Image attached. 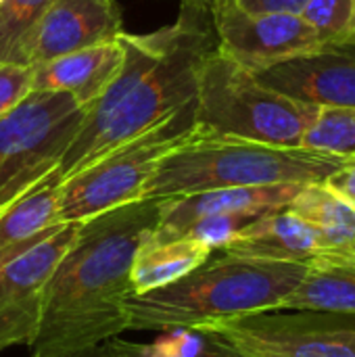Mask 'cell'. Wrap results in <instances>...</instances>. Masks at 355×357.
I'll list each match as a JSON object with an SVG mask.
<instances>
[{"instance_id": "12", "label": "cell", "mask_w": 355, "mask_h": 357, "mask_svg": "<svg viewBox=\"0 0 355 357\" xmlns=\"http://www.w3.org/2000/svg\"><path fill=\"white\" fill-rule=\"evenodd\" d=\"M123 31L115 0H54L29 38L21 65L36 67L50 59L115 40Z\"/></svg>"}, {"instance_id": "11", "label": "cell", "mask_w": 355, "mask_h": 357, "mask_svg": "<svg viewBox=\"0 0 355 357\" xmlns=\"http://www.w3.org/2000/svg\"><path fill=\"white\" fill-rule=\"evenodd\" d=\"M274 92L316 107H355V42H326L253 71Z\"/></svg>"}, {"instance_id": "25", "label": "cell", "mask_w": 355, "mask_h": 357, "mask_svg": "<svg viewBox=\"0 0 355 357\" xmlns=\"http://www.w3.org/2000/svg\"><path fill=\"white\" fill-rule=\"evenodd\" d=\"M33 92V69L17 63H0V117L17 109Z\"/></svg>"}, {"instance_id": "19", "label": "cell", "mask_w": 355, "mask_h": 357, "mask_svg": "<svg viewBox=\"0 0 355 357\" xmlns=\"http://www.w3.org/2000/svg\"><path fill=\"white\" fill-rule=\"evenodd\" d=\"M61 224V178L52 172L0 218V249L46 236Z\"/></svg>"}, {"instance_id": "22", "label": "cell", "mask_w": 355, "mask_h": 357, "mask_svg": "<svg viewBox=\"0 0 355 357\" xmlns=\"http://www.w3.org/2000/svg\"><path fill=\"white\" fill-rule=\"evenodd\" d=\"M326 42H355V0H308L299 13Z\"/></svg>"}, {"instance_id": "5", "label": "cell", "mask_w": 355, "mask_h": 357, "mask_svg": "<svg viewBox=\"0 0 355 357\" xmlns=\"http://www.w3.org/2000/svg\"><path fill=\"white\" fill-rule=\"evenodd\" d=\"M318 109L270 90L251 69L218 48L201 63L195 121L207 132L276 146H301Z\"/></svg>"}, {"instance_id": "14", "label": "cell", "mask_w": 355, "mask_h": 357, "mask_svg": "<svg viewBox=\"0 0 355 357\" xmlns=\"http://www.w3.org/2000/svg\"><path fill=\"white\" fill-rule=\"evenodd\" d=\"M220 253L266 261L305 264L310 268L324 261L316 230L287 207L262 213L245 224Z\"/></svg>"}, {"instance_id": "13", "label": "cell", "mask_w": 355, "mask_h": 357, "mask_svg": "<svg viewBox=\"0 0 355 357\" xmlns=\"http://www.w3.org/2000/svg\"><path fill=\"white\" fill-rule=\"evenodd\" d=\"M305 184H272V186H241L218 188L186 197L163 199L161 218L153 238H178L201 218L220 213H251L262 215L287 207Z\"/></svg>"}, {"instance_id": "33", "label": "cell", "mask_w": 355, "mask_h": 357, "mask_svg": "<svg viewBox=\"0 0 355 357\" xmlns=\"http://www.w3.org/2000/svg\"><path fill=\"white\" fill-rule=\"evenodd\" d=\"M0 2H2V0H0Z\"/></svg>"}, {"instance_id": "27", "label": "cell", "mask_w": 355, "mask_h": 357, "mask_svg": "<svg viewBox=\"0 0 355 357\" xmlns=\"http://www.w3.org/2000/svg\"><path fill=\"white\" fill-rule=\"evenodd\" d=\"M107 345V351H109V357H153L149 351H146V343H132V341H123L119 337L111 339L105 343ZM211 357H241L232 345H226L222 351L213 354Z\"/></svg>"}, {"instance_id": "18", "label": "cell", "mask_w": 355, "mask_h": 357, "mask_svg": "<svg viewBox=\"0 0 355 357\" xmlns=\"http://www.w3.org/2000/svg\"><path fill=\"white\" fill-rule=\"evenodd\" d=\"M278 310L355 316V257L310 268Z\"/></svg>"}, {"instance_id": "8", "label": "cell", "mask_w": 355, "mask_h": 357, "mask_svg": "<svg viewBox=\"0 0 355 357\" xmlns=\"http://www.w3.org/2000/svg\"><path fill=\"white\" fill-rule=\"evenodd\" d=\"M241 357H355V316L326 312H259L216 322Z\"/></svg>"}, {"instance_id": "30", "label": "cell", "mask_w": 355, "mask_h": 357, "mask_svg": "<svg viewBox=\"0 0 355 357\" xmlns=\"http://www.w3.org/2000/svg\"><path fill=\"white\" fill-rule=\"evenodd\" d=\"M65 357H109L107 351V345H96V347H90V349H84V351H77V354H71V356Z\"/></svg>"}, {"instance_id": "26", "label": "cell", "mask_w": 355, "mask_h": 357, "mask_svg": "<svg viewBox=\"0 0 355 357\" xmlns=\"http://www.w3.org/2000/svg\"><path fill=\"white\" fill-rule=\"evenodd\" d=\"M324 184L339 195L343 201H347L355 209V157H352L343 167H339L335 174H331Z\"/></svg>"}, {"instance_id": "2", "label": "cell", "mask_w": 355, "mask_h": 357, "mask_svg": "<svg viewBox=\"0 0 355 357\" xmlns=\"http://www.w3.org/2000/svg\"><path fill=\"white\" fill-rule=\"evenodd\" d=\"M123 63L65 149L56 176L80 172L197 98L203 59L218 48L207 6L184 2L176 23L153 33H119Z\"/></svg>"}, {"instance_id": "4", "label": "cell", "mask_w": 355, "mask_h": 357, "mask_svg": "<svg viewBox=\"0 0 355 357\" xmlns=\"http://www.w3.org/2000/svg\"><path fill=\"white\" fill-rule=\"evenodd\" d=\"M349 159L303 146L222 136L199 126L192 138L159 163L144 199H174L241 186L314 184L324 182Z\"/></svg>"}, {"instance_id": "7", "label": "cell", "mask_w": 355, "mask_h": 357, "mask_svg": "<svg viewBox=\"0 0 355 357\" xmlns=\"http://www.w3.org/2000/svg\"><path fill=\"white\" fill-rule=\"evenodd\" d=\"M84 115L86 107L71 94L38 90L0 117V205L56 172Z\"/></svg>"}, {"instance_id": "15", "label": "cell", "mask_w": 355, "mask_h": 357, "mask_svg": "<svg viewBox=\"0 0 355 357\" xmlns=\"http://www.w3.org/2000/svg\"><path fill=\"white\" fill-rule=\"evenodd\" d=\"M123 63V46L115 40L88 46L33 69V92H67L82 107H92L111 86Z\"/></svg>"}, {"instance_id": "29", "label": "cell", "mask_w": 355, "mask_h": 357, "mask_svg": "<svg viewBox=\"0 0 355 357\" xmlns=\"http://www.w3.org/2000/svg\"><path fill=\"white\" fill-rule=\"evenodd\" d=\"M50 234V232H48ZM46 234V236H48ZM44 236H40V238H36V241H27V243H19V245H13V247H6V249H0V266L2 264H6L8 259H13V257H17L21 251H25L27 247H31V245H36L38 241H42Z\"/></svg>"}, {"instance_id": "31", "label": "cell", "mask_w": 355, "mask_h": 357, "mask_svg": "<svg viewBox=\"0 0 355 357\" xmlns=\"http://www.w3.org/2000/svg\"><path fill=\"white\" fill-rule=\"evenodd\" d=\"M184 2H195V4H201V6H207L209 8L213 0H184Z\"/></svg>"}, {"instance_id": "17", "label": "cell", "mask_w": 355, "mask_h": 357, "mask_svg": "<svg viewBox=\"0 0 355 357\" xmlns=\"http://www.w3.org/2000/svg\"><path fill=\"white\" fill-rule=\"evenodd\" d=\"M211 249L203 243L178 236L167 241L149 238L134 257L130 282L132 295H144L178 282L211 257Z\"/></svg>"}, {"instance_id": "21", "label": "cell", "mask_w": 355, "mask_h": 357, "mask_svg": "<svg viewBox=\"0 0 355 357\" xmlns=\"http://www.w3.org/2000/svg\"><path fill=\"white\" fill-rule=\"evenodd\" d=\"M301 146L339 157H355V107H320Z\"/></svg>"}, {"instance_id": "24", "label": "cell", "mask_w": 355, "mask_h": 357, "mask_svg": "<svg viewBox=\"0 0 355 357\" xmlns=\"http://www.w3.org/2000/svg\"><path fill=\"white\" fill-rule=\"evenodd\" d=\"M259 215H251V213H220V215H207L197 220L195 224H190L182 236L195 238L199 243H203L205 247H209L213 253L222 251L232 236L251 220H255Z\"/></svg>"}, {"instance_id": "3", "label": "cell", "mask_w": 355, "mask_h": 357, "mask_svg": "<svg viewBox=\"0 0 355 357\" xmlns=\"http://www.w3.org/2000/svg\"><path fill=\"white\" fill-rule=\"evenodd\" d=\"M308 270L305 264L266 261L216 251L178 282L144 295H130L126 301V331L207 328L222 320L276 312Z\"/></svg>"}, {"instance_id": "20", "label": "cell", "mask_w": 355, "mask_h": 357, "mask_svg": "<svg viewBox=\"0 0 355 357\" xmlns=\"http://www.w3.org/2000/svg\"><path fill=\"white\" fill-rule=\"evenodd\" d=\"M54 0L0 2V63L21 65V54Z\"/></svg>"}, {"instance_id": "16", "label": "cell", "mask_w": 355, "mask_h": 357, "mask_svg": "<svg viewBox=\"0 0 355 357\" xmlns=\"http://www.w3.org/2000/svg\"><path fill=\"white\" fill-rule=\"evenodd\" d=\"M287 209L316 230L324 253V261L320 266L354 259L355 209L324 182L305 184Z\"/></svg>"}, {"instance_id": "6", "label": "cell", "mask_w": 355, "mask_h": 357, "mask_svg": "<svg viewBox=\"0 0 355 357\" xmlns=\"http://www.w3.org/2000/svg\"><path fill=\"white\" fill-rule=\"evenodd\" d=\"M195 100L61 180V222L84 224L144 199L159 163L197 134Z\"/></svg>"}, {"instance_id": "1", "label": "cell", "mask_w": 355, "mask_h": 357, "mask_svg": "<svg viewBox=\"0 0 355 357\" xmlns=\"http://www.w3.org/2000/svg\"><path fill=\"white\" fill-rule=\"evenodd\" d=\"M163 199H140L80 224L44 295L31 357H65L126 333L130 272L155 234Z\"/></svg>"}, {"instance_id": "9", "label": "cell", "mask_w": 355, "mask_h": 357, "mask_svg": "<svg viewBox=\"0 0 355 357\" xmlns=\"http://www.w3.org/2000/svg\"><path fill=\"white\" fill-rule=\"evenodd\" d=\"M77 230L80 224H61L48 236L0 266V351L33 345L46 284Z\"/></svg>"}, {"instance_id": "10", "label": "cell", "mask_w": 355, "mask_h": 357, "mask_svg": "<svg viewBox=\"0 0 355 357\" xmlns=\"http://www.w3.org/2000/svg\"><path fill=\"white\" fill-rule=\"evenodd\" d=\"M209 13L218 50L251 71L312 52L324 44L301 15L249 13L234 0H213Z\"/></svg>"}, {"instance_id": "23", "label": "cell", "mask_w": 355, "mask_h": 357, "mask_svg": "<svg viewBox=\"0 0 355 357\" xmlns=\"http://www.w3.org/2000/svg\"><path fill=\"white\" fill-rule=\"evenodd\" d=\"M226 345L228 343L211 331L174 328L146 343V351L153 357H211Z\"/></svg>"}, {"instance_id": "32", "label": "cell", "mask_w": 355, "mask_h": 357, "mask_svg": "<svg viewBox=\"0 0 355 357\" xmlns=\"http://www.w3.org/2000/svg\"><path fill=\"white\" fill-rule=\"evenodd\" d=\"M19 199H21V197H19ZM13 203H15V201H10V203H4V205H0V218H2V215H4V213L8 211V207H10Z\"/></svg>"}, {"instance_id": "28", "label": "cell", "mask_w": 355, "mask_h": 357, "mask_svg": "<svg viewBox=\"0 0 355 357\" xmlns=\"http://www.w3.org/2000/svg\"><path fill=\"white\" fill-rule=\"evenodd\" d=\"M249 13H291L299 15L308 0H234Z\"/></svg>"}]
</instances>
